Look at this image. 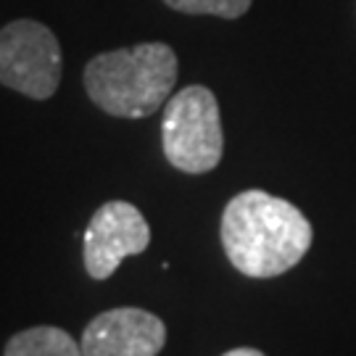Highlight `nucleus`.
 Instances as JSON below:
<instances>
[{
  "instance_id": "nucleus-8",
  "label": "nucleus",
  "mask_w": 356,
  "mask_h": 356,
  "mask_svg": "<svg viewBox=\"0 0 356 356\" xmlns=\"http://www.w3.org/2000/svg\"><path fill=\"white\" fill-rule=\"evenodd\" d=\"M172 11L191 16H219V19H241L248 13L251 0H164Z\"/></svg>"
},
{
  "instance_id": "nucleus-6",
  "label": "nucleus",
  "mask_w": 356,
  "mask_h": 356,
  "mask_svg": "<svg viewBox=\"0 0 356 356\" xmlns=\"http://www.w3.org/2000/svg\"><path fill=\"white\" fill-rule=\"evenodd\" d=\"M82 356H159L166 346V325L145 309H108L82 332Z\"/></svg>"
},
{
  "instance_id": "nucleus-4",
  "label": "nucleus",
  "mask_w": 356,
  "mask_h": 356,
  "mask_svg": "<svg viewBox=\"0 0 356 356\" xmlns=\"http://www.w3.org/2000/svg\"><path fill=\"white\" fill-rule=\"evenodd\" d=\"M61 45L45 24L16 19L0 29V85L32 101H48L61 85Z\"/></svg>"
},
{
  "instance_id": "nucleus-2",
  "label": "nucleus",
  "mask_w": 356,
  "mask_h": 356,
  "mask_svg": "<svg viewBox=\"0 0 356 356\" xmlns=\"http://www.w3.org/2000/svg\"><path fill=\"white\" fill-rule=\"evenodd\" d=\"M177 82V53L166 42H140L101 53L85 66V90L101 111L119 119L156 114Z\"/></svg>"
},
{
  "instance_id": "nucleus-1",
  "label": "nucleus",
  "mask_w": 356,
  "mask_h": 356,
  "mask_svg": "<svg viewBox=\"0 0 356 356\" xmlns=\"http://www.w3.org/2000/svg\"><path fill=\"white\" fill-rule=\"evenodd\" d=\"M219 238L241 275L267 280L291 272L304 259L314 229L291 201L264 191H243L225 206Z\"/></svg>"
},
{
  "instance_id": "nucleus-5",
  "label": "nucleus",
  "mask_w": 356,
  "mask_h": 356,
  "mask_svg": "<svg viewBox=\"0 0 356 356\" xmlns=\"http://www.w3.org/2000/svg\"><path fill=\"white\" fill-rule=\"evenodd\" d=\"M151 243V227L138 206L127 201L103 204L82 235V259L92 280H108L127 256H138Z\"/></svg>"
},
{
  "instance_id": "nucleus-3",
  "label": "nucleus",
  "mask_w": 356,
  "mask_h": 356,
  "mask_svg": "<svg viewBox=\"0 0 356 356\" xmlns=\"http://www.w3.org/2000/svg\"><path fill=\"white\" fill-rule=\"evenodd\" d=\"M166 161L185 175H206L219 166L225 132L216 95L204 85H191L166 101L161 119Z\"/></svg>"
},
{
  "instance_id": "nucleus-7",
  "label": "nucleus",
  "mask_w": 356,
  "mask_h": 356,
  "mask_svg": "<svg viewBox=\"0 0 356 356\" xmlns=\"http://www.w3.org/2000/svg\"><path fill=\"white\" fill-rule=\"evenodd\" d=\"M3 356H82V346L61 327L38 325L11 335Z\"/></svg>"
},
{
  "instance_id": "nucleus-9",
  "label": "nucleus",
  "mask_w": 356,
  "mask_h": 356,
  "mask_svg": "<svg viewBox=\"0 0 356 356\" xmlns=\"http://www.w3.org/2000/svg\"><path fill=\"white\" fill-rule=\"evenodd\" d=\"M222 356H264L259 348H232V351H227V354Z\"/></svg>"
}]
</instances>
